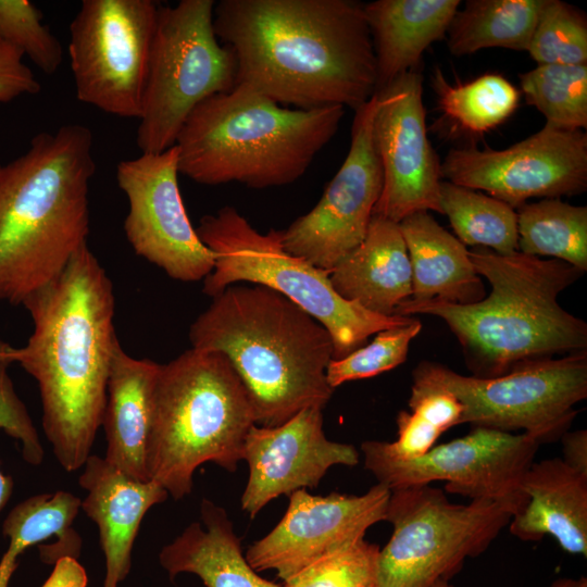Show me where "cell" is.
I'll use <instances>...</instances> for the list:
<instances>
[{"instance_id": "cell-1", "label": "cell", "mask_w": 587, "mask_h": 587, "mask_svg": "<svg viewBox=\"0 0 587 587\" xmlns=\"http://www.w3.org/2000/svg\"><path fill=\"white\" fill-rule=\"evenodd\" d=\"M213 28L237 63L235 86L280 105L354 111L376 92L364 3L354 0H221Z\"/></svg>"}, {"instance_id": "cell-2", "label": "cell", "mask_w": 587, "mask_h": 587, "mask_svg": "<svg viewBox=\"0 0 587 587\" xmlns=\"http://www.w3.org/2000/svg\"><path fill=\"white\" fill-rule=\"evenodd\" d=\"M22 305L34 327L24 347H13V361L37 382L42 428L55 459L65 471H77L102 424L120 344L112 282L86 243Z\"/></svg>"}, {"instance_id": "cell-3", "label": "cell", "mask_w": 587, "mask_h": 587, "mask_svg": "<svg viewBox=\"0 0 587 587\" xmlns=\"http://www.w3.org/2000/svg\"><path fill=\"white\" fill-rule=\"evenodd\" d=\"M469 257L476 273L489 282L488 296L467 304L408 299L395 315L441 319L457 337L472 376L478 378L587 350L586 322L558 301L585 272L520 251L500 254L479 247L469 250Z\"/></svg>"}, {"instance_id": "cell-4", "label": "cell", "mask_w": 587, "mask_h": 587, "mask_svg": "<svg viewBox=\"0 0 587 587\" xmlns=\"http://www.w3.org/2000/svg\"><path fill=\"white\" fill-rule=\"evenodd\" d=\"M191 348L223 353L249 395L255 424L275 427L323 409L334 346L327 329L282 294L234 284L212 297L189 328Z\"/></svg>"}, {"instance_id": "cell-5", "label": "cell", "mask_w": 587, "mask_h": 587, "mask_svg": "<svg viewBox=\"0 0 587 587\" xmlns=\"http://www.w3.org/2000/svg\"><path fill=\"white\" fill-rule=\"evenodd\" d=\"M95 171L92 133L82 124L35 135L0 165V301L22 305L87 243Z\"/></svg>"}, {"instance_id": "cell-6", "label": "cell", "mask_w": 587, "mask_h": 587, "mask_svg": "<svg viewBox=\"0 0 587 587\" xmlns=\"http://www.w3.org/2000/svg\"><path fill=\"white\" fill-rule=\"evenodd\" d=\"M345 108L288 109L248 88L213 95L176 138L178 172L202 185L263 189L299 179L339 128Z\"/></svg>"}, {"instance_id": "cell-7", "label": "cell", "mask_w": 587, "mask_h": 587, "mask_svg": "<svg viewBox=\"0 0 587 587\" xmlns=\"http://www.w3.org/2000/svg\"><path fill=\"white\" fill-rule=\"evenodd\" d=\"M255 424L245 385L218 351L190 348L160 364L147 466L150 480L179 500L195 471L212 462L235 472Z\"/></svg>"}, {"instance_id": "cell-8", "label": "cell", "mask_w": 587, "mask_h": 587, "mask_svg": "<svg viewBox=\"0 0 587 587\" xmlns=\"http://www.w3.org/2000/svg\"><path fill=\"white\" fill-rule=\"evenodd\" d=\"M214 253V267L203 279L202 291L214 297L226 287L246 283L268 287L297 304L329 333L333 360L347 357L376 333L407 324L412 316H385L340 297L329 272L288 253L282 230H257L233 207L204 215L196 228Z\"/></svg>"}, {"instance_id": "cell-9", "label": "cell", "mask_w": 587, "mask_h": 587, "mask_svg": "<svg viewBox=\"0 0 587 587\" xmlns=\"http://www.w3.org/2000/svg\"><path fill=\"white\" fill-rule=\"evenodd\" d=\"M213 0L159 5L136 143L142 153L175 146L191 111L235 87L237 63L213 28Z\"/></svg>"}, {"instance_id": "cell-10", "label": "cell", "mask_w": 587, "mask_h": 587, "mask_svg": "<svg viewBox=\"0 0 587 587\" xmlns=\"http://www.w3.org/2000/svg\"><path fill=\"white\" fill-rule=\"evenodd\" d=\"M515 510L501 502L449 501L429 485L391 490L386 521L392 534L379 548L376 587H432L449 580L466 558L485 552Z\"/></svg>"}, {"instance_id": "cell-11", "label": "cell", "mask_w": 587, "mask_h": 587, "mask_svg": "<svg viewBox=\"0 0 587 587\" xmlns=\"http://www.w3.org/2000/svg\"><path fill=\"white\" fill-rule=\"evenodd\" d=\"M413 385L438 387L463 405L461 424L516 432L541 444L566 433L587 398V350L539 361L494 378L457 373L422 361L412 372Z\"/></svg>"}, {"instance_id": "cell-12", "label": "cell", "mask_w": 587, "mask_h": 587, "mask_svg": "<svg viewBox=\"0 0 587 587\" xmlns=\"http://www.w3.org/2000/svg\"><path fill=\"white\" fill-rule=\"evenodd\" d=\"M159 5L152 0L82 2L68 42L79 101L139 120Z\"/></svg>"}, {"instance_id": "cell-13", "label": "cell", "mask_w": 587, "mask_h": 587, "mask_svg": "<svg viewBox=\"0 0 587 587\" xmlns=\"http://www.w3.org/2000/svg\"><path fill=\"white\" fill-rule=\"evenodd\" d=\"M539 446L524 433L472 427L465 436L434 446L420 458L364 457V467L390 491L445 480L450 494L505 503L517 513L527 501L521 482Z\"/></svg>"}, {"instance_id": "cell-14", "label": "cell", "mask_w": 587, "mask_h": 587, "mask_svg": "<svg viewBox=\"0 0 587 587\" xmlns=\"http://www.w3.org/2000/svg\"><path fill=\"white\" fill-rule=\"evenodd\" d=\"M441 178L519 208L532 198L575 196L587 189V135L549 124L503 150L451 149Z\"/></svg>"}, {"instance_id": "cell-15", "label": "cell", "mask_w": 587, "mask_h": 587, "mask_svg": "<svg viewBox=\"0 0 587 587\" xmlns=\"http://www.w3.org/2000/svg\"><path fill=\"white\" fill-rule=\"evenodd\" d=\"M377 97L355 110L348 154L315 207L282 230L284 249L332 271L365 238L383 189L373 133Z\"/></svg>"}, {"instance_id": "cell-16", "label": "cell", "mask_w": 587, "mask_h": 587, "mask_svg": "<svg viewBox=\"0 0 587 587\" xmlns=\"http://www.w3.org/2000/svg\"><path fill=\"white\" fill-rule=\"evenodd\" d=\"M178 174L176 146L117 164L116 182L129 204L124 233L137 255L170 277L198 282L212 272L215 257L191 225Z\"/></svg>"}, {"instance_id": "cell-17", "label": "cell", "mask_w": 587, "mask_h": 587, "mask_svg": "<svg viewBox=\"0 0 587 587\" xmlns=\"http://www.w3.org/2000/svg\"><path fill=\"white\" fill-rule=\"evenodd\" d=\"M423 77L401 74L376 92L373 133L383 189L373 215L400 223L421 211L442 214L440 161L427 136Z\"/></svg>"}, {"instance_id": "cell-18", "label": "cell", "mask_w": 587, "mask_h": 587, "mask_svg": "<svg viewBox=\"0 0 587 587\" xmlns=\"http://www.w3.org/2000/svg\"><path fill=\"white\" fill-rule=\"evenodd\" d=\"M390 494L380 484L360 496L296 490L288 496V508L278 524L254 541L245 557L258 573L272 570L286 582L364 539L372 525L386 521Z\"/></svg>"}, {"instance_id": "cell-19", "label": "cell", "mask_w": 587, "mask_h": 587, "mask_svg": "<svg viewBox=\"0 0 587 587\" xmlns=\"http://www.w3.org/2000/svg\"><path fill=\"white\" fill-rule=\"evenodd\" d=\"M322 410L308 408L282 425L254 424L249 429L242 449L249 475L241 509L251 519L282 495L317 487L333 465L359 463V451L352 445L326 438Z\"/></svg>"}, {"instance_id": "cell-20", "label": "cell", "mask_w": 587, "mask_h": 587, "mask_svg": "<svg viewBox=\"0 0 587 587\" xmlns=\"http://www.w3.org/2000/svg\"><path fill=\"white\" fill-rule=\"evenodd\" d=\"M83 467L78 483L87 496L80 508L98 526L107 567L103 587H117L129 573L132 549L143 516L168 494L155 482L136 480L95 454Z\"/></svg>"}, {"instance_id": "cell-21", "label": "cell", "mask_w": 587, "mask_h": 587, "mask_svg": "<svg viewBox=\"0 0 587 587\" xmlns=\"http://www.w3.org/2000/svg\"><path fill=\"white\" fill-rule=\"evenodd\" d=\"M521 490L525 505L515 513L510 533L523 541L551 536L571 554L587 557V475L570 467L561 458L533 462Z\"/></svg>"}, {"instance_id": "cell-22", "label": "cell", "mask_w": 587, "mask_h": 587, "mask_svg": "<svg viewBox=\"0 0 587 587\" xmlns=\"http://www.w3.org/2000/svg\"><path fill=\"white\" fill-rule=\"evenodd\" d=\"M159 370V363L136 359L118 344L108 379L101 424L107 440L104 459L140 482L150 480L147 457Z\"/></svg>"}, {"instance_id": "cell-23", "label": "cell", "mask_w": 587, "mask_h": 587, "mask_svg": "<svg viewBox=\"0 0 587 587\" xmlns=\"http://www.w3.org/2000/svg\"><path fill=\"white\" fill-rule=\"evenodd\" d=\"M329 280L344 299L392 316L412 296V271L398 223L373 215L363 241L332 271Z\"/></svg>"}, {"instance_id": "cell-24", "label": "cell", "mask_w": 587, "mask_h": 587, "mask_svg": "<svg viewBox=\"0 0 587 587\" xmlns=\"http://www.w3.org/2000/svg\"><path fill=\"white\" fill-rule=\"evenodd\" d=\"M459 7V0L364 3L376 59V92L401 74L416 70L424 51L447 35Z\"/></svg>"}, {"instance_id": "cell-25", "label": "cell", "mask_w": 587, "mask_h": 587, "mask_svg": "<svg viewBox=\"0 0 587 587\" xmlns=\"http://www.w3.org/2000/svg\"><path fill=\"white\" fill-rule=\"evenodd\" d=\"M200 519L201 523L192 522L160 551V564L172 580L178 574L190 573L205 587H282L250 566L222 507L202 499Z\"/></svg>"}, {"instance_id": "cell-26", "label": "cell", "mask_w": 587, "mask_h": 587, "mask_svg": "<svg viewBox=\"0 0 587 587\" xmlns=\"http://www.w3.org/2000/svg\"><path fill=\"white\" fill-rule=\"evenodd\" d=\"M399 226L411 263V300L467 304L486 296L465 245L427 211L407 216Z\"/></svg>"}, {"instance_id": "cell-27", "label": "cell", "mask_w": 587, "mask_h": 587, "mask_svg": "<svg viewBox=\"0 0 587 587\" xmlns=\"http://www.w3.org/2000/svg\"><path fill=\"white\" fill-rule=\"evenodd\" d=\"M80 504L82 500L75 495L59 490L29 497L10 511L2 524V533L9 537V547L0 561V587H9L17 567V557L50 537L58 539L41 547L48 562L55 563L64 557L76 559L79 555L82 539L72 524Z\"/></svg>"}, {"instance_id": "cell-28", "label": "cell", "mask_w": 587, "mask_h": 587, "mask_svg": "<svg viewBox=\"0 0 587 587\" xmlns=\"http://www.w3.org/2000/svg\"><path fill=\"white\" fill-rule=\"evenodd\" d=\"M544 0H467L447 30L454 57L486 48L527 51Z\"/></svg>"}, {"instance_id": "cell-29", "label": "cell", "mask_w": 587, "mask_h": 587, "mask_svg": "<svg viewBox=\"0 0 587 587\" xmlns=\"http://www.w3.org/2000/svg\"><path fill=\"white\" fill-rule=\"evenodd\" d=\"M517 251L564 261L587 271V207L559 198L524 203L516 210Z\"/></svg>"}, {"instance_id": "cell-30", "label": "cell", "mask_w": 587, "mask_h": 587, "mask_svg": "<svg viewBox=\"0 0 587 587\" xmlns=\"http://www.w3.org/2000/svg\"><path fill=\"white\" fill-rule=\"evenodd\" d=\"M440 207L462 243L500 254L517 251V216L509 204L442 179Z\"/></svg>"}, {"instance_id": "cell-31", "label": "cell", "mask_w": 587, "mask_h": 587, "mask_svg": "<svg viewBox=\"0 0 587 587\" xmlns=\"http://www.w3.org/2000/svg\"><path fill=\"white\" fill-rule=\"evenodd\" d=\"M432 86L444 114L472 133H484L503 123L515 111L520 98L516 87L495 73L450 85L437 67Z\"/></svg>"}, {"instance_id": "cell-32", "label": "cell", "mask_w": 587, "mask_h": 587, "mask_svg": "<svg viewBox=\"0 0 587 587\" xmlns=\"http://www.w3.org/2000/svg\"><path fill=\"white\" fill-rule=\"evenodd\" d=\"M527 104L558 128L576 130L587 127V64H545L520 74Z\"/></svg>"}, {"instance_id": "cell-33", "label": "cell", "mask_w": 587, "mask_h": 587, "mask_svg": "<svg viewBox=\"0 0 587 587\" xmlns=\"http://www.w3.org/2000/svg\"><path fill=\"white\" fill-rule=\"evenodd\" d=\"M538 65L587 64V18L578 8L544 0L527 49Z\"/></svg>"}, {"instance_id": "cell-34", "label": "cell", "mask_w": 587, "mask_h": 587, "mask_svg": "<svg viewBox=\"0 0 587 587\" xmlns=\"http://www.w3.org/2000/svg\"><path fill=\"white\" fill-rule=\"evenodd\" d=\"M421 329L422 323L412 316L404 325L376 333L369 345L329 362L326 369L328 385L335 389L346 382L373 377L399 366L405 361L410 344Z\"/></svg>"}, {"instance_id": "cell-35", "label": "cell", "mask_w": 587, "mask_h": 587, "mask_svg": "<svg viewBox=\"0 0 587 587\" xmlns=\"http://www.w3.org/2000/svg\"><path fill=\"white\" fill-rule=\"evenodd\" d=\"M42 18L41 11L28 0H0V40L27 55L45 74L52 75L62 63L63 50Z\"/></svg>"}, {"instance_id": "cell-36", "label": "cell", "mask_w": 587, "mask_h": 587, "mask_svg": "<svg viewBox=\"0 0 587 587\" xmlns=\"http://www.w3.org/2000/svg\"><path fill=\"white\" fill-rule=\"evenodd\" d=\"M379 547L362 539L305 567L282 587H364L375 579Z\"/></svg>"}, {"instance_id": "cell-37", "label": "cell", "mask_w": 587, "mask_h": 587, "mask_svg": "<svg viewBox=\"0 0 587 587\" xmlns=\"http://www.w3.org/2000/svg\"><path fill=\"white\" fill-rule=\"evenodd\" d=\"M11 363H13L12 346L0 341V429L21 441L22 455L27 463L39 465L43 460V448L26 408L16 396L8 375L7 369Z\"/></svg>"}, {"instance_id": "cell-38", "label": "cell", "mask_w": 587, "mask_h": 587, "mask_svg": "<svg viewBox=\"0 0 587 587\" xmlns=\"http://www.w3.org/2000/svg\"><path fill=\"white\" fill-rule=\"evenodd\" d=\"M408 404L410 411L419 413L444 433L461 425L463 405L446 389L412 385Z\"/></svg>"}, {"instance_id": "cell-39", "label": "cell", "mask_w": 587, "mask_h": 587, "mask_svg": "<svg viewBox=\"0 0 587 587\" xmlns=\"http://www.w3.org/2000/svg\"><path fill=\"white\" fill-rule=\"evenodd\" d=\"M23 53L0 40V103L40 92V83L23 62Z\"/></svg>"}, {"instance_id": "cell-40", "label": "cell", "mask_w": 587, "mask_h": 587, "mask_svg": "<svg viewBox=\"0 0 587 587\" xmlns=\"http://www.w3.org/2000/svg\"><path fill=\"white\" fill-rule=\"evenodd\" d=\"M561 458L565 464L575 471L587 475V432L578 429L564 433L561 438Z\"/></svg>"}, {"instance_id": "cell-41", "label": "cell", "mask_w": 587, "mask_h": 587, "mask_svg": "<svg viewBox=\"0 0 587 587\" xmlns=\"http://www.w3.org/2000/svg\"><path fill=\"white\" fill-rule=\"evenodd\" d=\"M86 584L85 570L76 559L64 557L54 563L53 572L42 587H86Z\"/></svg>"}, {"instance_id": "cell-42", "label": "cell", "mask_w": 587, "mask_h": 587, "mask_svg": "<svg viewBox=\"0 0 587 587\" xmlns=\"http://www.w3.org/2000/svg\"><path fill=\"white\" fill-rule=\"evenodd\" d=\"M548 587H587L586 576L577 578L562 577L553 580Z\"/></svg>"}, {"instance_id": "cell-43", "label": "cell", "mask_w": 587, "mask_h": 587, "mask_svg": "<svg viewBox=\"0 0 587 587\" xmlns=\"http://www.w3.org/2000/svg\"><path fill=\"white\" fill-rule=\"evenodd\" d=\"M432 587H454L447 579H438Z\"/></svg>"}, {"instance_id": "cell-44", "label": "cell", "mask_w": 587, "mask_h": 587, "mask_svg": "<svg viewBox=\"0 0 587 587\" xmlns=\"http://www.w3.org/2000/svg\"><path fill=\"white\" fill-rule=\"evenodd\" d=\"M364 587H376V583H375V579L370 582L367 585H365Z\"/></svg>"}]
</instances>
